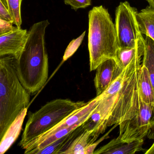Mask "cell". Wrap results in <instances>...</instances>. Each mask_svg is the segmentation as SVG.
I'll return each mask as SVG.
<instances>
[{
	"label": "cell",
	"mask_w": 154,
	"mask_h": 154,
	"mask_svg": "<svg viewBox=\"0 0 154 154\" xmlns=\"http://www.w3.org/2000/svg\"><path fill=\"white\" fill-rule=\"evenodd\" d=\"M142 65L147 69L154 90V40L149 37L145 38V48Z\"/></svg>",
	"instance_id": "18"
},
{
	"label": "cell",
	"mask_w": 154,
	"mask_h": 154,
	"mask_svg": "<svg viewBox=\"0 0 154 154\" xmlns=\"http://www.w3.org/2000/svg\"><path fill=\"white\" fill-rule=\"evenodd\" d=\"M87 103L63 99L48 102L30 114L19 144L20 146L25 149L33 140L54 128Z\"/></svg>",
	"instance_id": "5"
},
{
	"label": "cell",
	"mask_w": 154,
	"mask_h": 154,
	"mask_svg": "<svg viewBox=\"0 0 154 154\" xmlns=\"http://www.w3.org/2000/svg\"><path fill=\"white\" fill-rule=\"evenodd\" d=\"M104 131L100 128L91 129L85 128L84 130L74 140L62 154H85L86 148L95 142L99 135Z\"/></svg>",
	"instance_id": "12"
},
{
	"label": "cell",
	"mask_w": 154,
	"mask_h": 154,
	"mask_svg": "<svg viewBox=\"0 0 154 154\" xmlns=\"http://www.w3.org/2000/svg\"><path fill=\"white\" fill-rule=\"evenodd\" d=\"M88 49L90 71L105 60L115 58L119 48L116 28L108 10L103 6L89 11Z\"/></svg>",
	"instance_id": "4"
},
{
	"label": "cell",
	"mask_w": 154,
	"mask_h": 154,
	"mask_svg": "<svg viewBox=\"0 0 154 154\" xmlns=\"http://www.w3.org/2000/svg\"><path fill=\"white\" fill-rule=\"evenodd\" d=\"M146 1L148 2L149 7L154 9V0H146Z\"/></svg>",
	"instance_id": "26"
},
{
	"label": "cell",
	"mask_w": 154,
	"mask_h": 154,
	"mask_svg": "<svg viewBox=\"0 0 154 154\" xmlns=\"http://www.w3.org/2000/svg\"><path fill=\"white\" fill-rule=\"evenodd\" d=\"M85 33V31L83 33L82 35L81 36V38L78 41V42H73L74 41H73L70 43V45H68V47L66 48V50L65 52L64 55L63 57V61L67 60L68 58H70L75 53V51L78 49L79 46L81 45L82 40L83 38L84 37Z\"/></svg>",
	"instance_id": "21"
},
{
	"label": "cell",
	"mask_w": 154,
	"mask_h": 154,
	"mask_svg": "<svg viewBox=\"0 0 154 154\" xmlns=\"http://www.w3.org/2000/svg\"><path fill=\"white\" fill-rule=\"evenodd\" d=\"M50 25L48 20L35 23L29 30L26 46L17 59L16 66L21 83L29 92L35 94L47 81L48 58L45 33Z\"/></svg>",
	"instance_id": "2"
},
{
	"label": "cell",
	"mask_w": 154,
	"mask_h": 154,
	"mask_svg": "<svg viewBox=\"0 0 154 154\" xmlns=\"http://www.w3.org/2000/svg\"><path fill=\"white\" fill-rule=\"evenodd\" d=\"M137 10L128 2H121L115 12V28L119 48L136 46L144 39L137 20Z\"/></svg>",
	"instance_id": "7"
},
{
	"label": "cell",
	"mask_w": 154,
	"mask_h": 154,
	"mask_svg": "<svg viewBox=\"0 0 154 154\" xmlns=\"http://www.w3.org/2000/svg\"><path fill=\"white\" fill-rule=\"evenodd\" d=\"M118 125L115 124V126L113 127L106 134H105L103 137H102L100 140L96 141V142H94L93 143H92L91 145H89L85 151V154H94V151H95V149L96 147L98 146V145L103 140H104L105 139L109 137V135L110 132L113 129V128H116Z\"/></svg>",
	"instance_id": "24"
},
{
	"label": "cell",
	"mask_w": 154,
	"mask_h": 154,
	"mask_svg": "<svg viewBox=\"0 0 154 154\" xmlns=\"http://www.w3.org/2000/svg\"><path fill=\"white\" fill-rule=\"evenodd\" d=\"M143 143V139L127 142L117 137L95 150L94 154H134L145 150Z\"/></svg>",
	"instance_id": "11"
},
{
	"label": "cell",
	"mask_w": 154,
	"mask_h": 154,
	"mask_svg": "<svg viewBox=\"0 0 154 154\" xmlns=\"http://www.w3.org/2000/svg\"><path fill=\"white\" fill-rule=\"evenodd\" d=\"M13 25L12 22L0 19V36L8 34L17 28V26H14Z\"/></svg>",
	"instance_id": "23"
},
{
	"label": "cell",
	"mask_w": 154,
	"mask_h": 154,
	"mask_svg": "<svg viewBox=\"0 0 154 154\" xmlns=\"http://www.w3.org/2000/svg\"><path fill=\"white\" fill-rule=\"evenodd\" d=\"M29 32L21 27L8 34L0 36V57L11 55L17 59L24 50Z\"/></svg>",
	"instance_id": "9"
},
{
	"label": "cell",
	"mask_w": 154,
	"mask_h": 154,
	"mask_svg": "<svg viewBox=\"0 0 154 154\" xmlns=\"http://www.w3.org/2000/svg\"><path fill=\"white\" fill-rule=\"evenodd\" d=\"M143 54L136 57L129 65L116 75L109 87L100 95L95 110L100 113L106 128L130 119L138 112L140 98L138 79Z\"/></svg>",
	"instance_id": "1"
},
{
	"label": "cell",
	"mask_w": 154,
	"mask_h": 154,
	"mask_svg": "<svg viewBox=\"0 0 154 154\" xmlns=\"http://www.w3.org/2000/svg\"><path fill=\"white\" fill-rule=\"evenodd\" d=\"M16 63L11 55L0 59V139L30 103V94L20 80Z\"/></svg>",
	"instance_id": "3"
},
{
	"label": "cell",
	"mask_w": 154,
	"mask_h": 154,
	"mask_svg": "<svg viewBox=\"0 0 154 154\" xmlns=\"http://www.w3.org/2000/svg\"><path fill=\"white\" fill-rule=\"evenodd\" d=\"M100 100V96H97L89 101L85 106L80 108L48 131L33 140L28 144L26 149L29 146L37 144L58 130L72 127L78 123H85L86 122L97 108Z\"/></svg>",
	"instance_id": "8"
},
{
	"label": "cell",
	"mask_w": 154,
	"mask_h": 154,
	"mask_svg": "<svg viewBox=\"0 0 154 154\" xmlns=\"http://www.w3.org/2000/svg\"><path fill=\"white\" fill-rule=\"evenodd\" d=\"M84 124L63 137L38 151L36 154H62L67 149L74 140L84 130Z\"/></svg>",
	"instance_id": "15"
},
{
	"label": "cell",
	"mask_w": 154,
	"mask_h": 154,
	"mask_svg": "<svg viewBox=\"0 0 154 154\" xmlns=\"http://www.w3.org/2000/svg\"><path fill=\"white\" fill-rule=\"evenodd\" d=\"M137 20L142 35L154 40V9L149 7L137 14Z\"/></svg>",
	"instance_id": "17"
},
{
	"label": "cell",
	"mask_w": 154,
	"mask_h": 154,
	"mask_svg": "<svg viewBox=\"0 0 154 154\" xmlns=\"http://www.w3.org/2000/svg\"><path fill=\"white\" fill-rule=\"evenodd\" d=\"M27 109L26 108L17 116L1 139L0 154H3L7 152L17 139L27 113Z\"/></svg>",
	"instance_id": "13"
},
{
	"label": "cell",
	"mask_w": 154,
	"mask_h": 154,
	"mask_svg": "<svg viewBox=\"0 0 154 154\" xmlns=\"http://www.w3.org/2000/svg\"><path fill=\"white\" fill-rule=\"evenodd\" d=\"M144 48L145 38L134 47L118 48L114 58L118 66V72L121 73L136 57L144 54Z\"/></svg>",
	"instance_id": "14"
},
{
	"label": "cell",
	"mask_w": 154,
	"mask_h": 154,
	"mask_svg": "<svg viewBox=\"0 0 154 154\" xmlns=\"http://www.w3.org/2000/svg\"><path fill=\"white\" fill-rule=\"evenodd\" d=\"M64 2L66 5L71 6L75 11L86 8L91 5V0H64Z\"/></svg>",
	"instance_id": "20"
},
{
	"label": "cell",
	"mask_w": 154,
	"mask_h": 154,
	"mask_svg": "<svg viewBox=\"0 0 154 154\" xmlns=\"http://www.w3.org/2000/svg\"><path fill=\"white\" fill-rule=\"evenodd\" d=\"M117 67L114 58L105 60L97 66L94 79L96 96L102 94L110 85L115 78Z\"/></svg>",
	"instance_id": "10"
},
{
	"label": "cell",
	"mask_w": 154,
	"mask_h": 154,
	"mask_svg": "<svg viewBox=\"0 0 154 154\" xmlns=\"http://www.w3.org/2000/svg\"><path fill=\"white\" fill-rule=\"evenodd\" d=\"M119 138L127 142L154 138V104L144 103L140 99L138 112L130 119L121 123Z\"/></svg>",
	"instance_id": "6"
},
{
	"label": "cell",
	"mask_w": 154,
	"mask_h": 154,
	"mask_svg": "<svg viewBox=\"0 0 154 154\" xmlns=\"http://www.w3.org/2000/svg\"><path fill=\"white\" fill-rule=\"evenodd\" d=\"M145 154H154V141L150 148L147 150H146Z\"/></svg>",
	"instance_id": "25"
},
{
	"label": "cell",
	"mask_w": 154,
	"mask_h": 154,
	"mask_svg": "<svg viewBox=\"0 0 154 154\" xmlns=\"http://www.w3.org/2000/svg\"><path fill=\"white\" fill-rule=\"evenodd\" d=\"M0 19L14 23L13 18L8 8L6 0H0Z\"/></svg>",
	"instance_id": "22"
},
{
	"label": "cell",
	"mask_w": 154,
	"mask_h": 154,
	"mask_svg": "<svg viewBox=\"0 0 154 154\" xmlns=\"http://www.w3.org/2000/svg\"><path fill=\"white\" fill-rule=\"evenodd\" d=\"M8 8L14 20V25L21 27L22 25L21 6L22 0H6Z\"/></svg>",
	"instance_id": "19"
},
{
	"label": "cell",
	"mask_w": 154,
	"mask_h": 154,
	"mask_svg": "<svg viewBox=\"0 0 154 154\" xmlns=\"http://www.w3.org/2000/svg\"><path fill=\"white\" fill-rule=\"evenodd\" d=\"M138 91L141 100L154 104V90L147 69L141 64L138 79Z\"/></svg>",
	"instance_id": "16"
}]
</instances>
